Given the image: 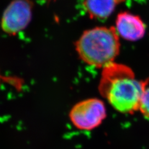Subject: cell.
<instances>
[{"label": "cell", "mask_w": 149, "mask_h": 149, "mask_svg": "<svg viewBox=\"0 0 149 149\" xmlns=\"http://www.w3.org/2000/svg\"><path fill=\"white\" fill-rule=\"evenodd\" d=\"M120 47L119 34L113 27H96L84 31L75 44L83 62L102 68L114 62Z\"/></svg>", "instance_id": "2"}, {"label": "cell", "mask_w": 149, "mask_h": 149, "mask_svg": "<svg viewBox=\"0 0 149 149\" xmlns=\"http://www.w3.org/2000/svg\"><path fill=\"white\" fill-rule=\"evenodd\" d=\"M139 111L144 117L149 119V88L144 90L139 103Z\"/></svg>", "instance_id": "7"}, {"label": "cell", "mask_w": 149, "mask_h": 149, "mask_svg": "<svg viewBox=\"0 0 149 149\" xmlns=\"http://www.w3.org/2000/svg\"><path fill=\"white\" fill-rule=\"evenodd\" d=\"M124 0H84L83 5L88 15L93 19L109 17L119 4Z\"/></svg>", "instance_id": "6"}, {"label": "cell", "mask_w": 149, "mask_h": 149, "mask_svg": "<svg viewBox=\"0 0 149 149\" xmlns=\"http://www.w3.org/2000/svg\"><path fill=\"white\" fill-rule=\"evenodd\" d=\"M148 81L137 80L129 67L113 62L102 68L99 91L114 109L132 114L139 111L140 101Z\"/></svg>", "instance_id": "1"}, {"label": "cell", "mask_w": 149, "mask_h": 149, "mask_svg": "<svg viewBox=\"0 0 149 149\" xmlns=\"http://www.w3.org/2000/svg\"><path fill=\"white\" fill-rule=\"evenodd\" d=\"M107 116L103 101L97 98H89L74 104L69 113V118L76 128L91 130L102 124Z\"/></svg>", "instance_id": "3"}, {"label": "cell", "mask_w": 149, "mask_h": 149, "mask_svg": "<svg viewBox=\"0 0 149 149\" xmlns=\"http://www.w3.org/2000/svg\"><path fill=\"white\" fill-rule=\"evenodd\" d=\"M34 4L31 0H13L3 13L0 26L8 35L15 36L24 30L32 19Z\"/></svg>", "instance_id": "4"}, {"label": "cell", "mask_w": 149, "mask_h": 149, "mask_svg": "<svg viewBox=\"0 0 149 149\" xmlns=\"http://www.w3.org/2000/svg\"><path fill=\"white\" fill-rule=\"evenodd\" d=\"M115 28L120 37L130 41L142 39L146 33V26L141 17L127 12L118 15Z\"/></svg>", "instance_id": "5"}, {"label": "cell", "mask_w": 149, "mask_h": 149, "mask_svg": "<svg viewBox=\"0 0 149 149\" xmlns=\"http://www.w3.org/2000/svg\"><path fill=\"white\" fill-rule=\"evenodd\" d=\"M5 80V78H4V77H3V75L1 74V72H0V85H1V84L2 83V82Z\"/></svg>", "instance_id": "8"}]
</instances>
